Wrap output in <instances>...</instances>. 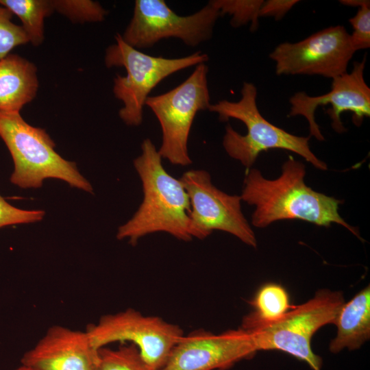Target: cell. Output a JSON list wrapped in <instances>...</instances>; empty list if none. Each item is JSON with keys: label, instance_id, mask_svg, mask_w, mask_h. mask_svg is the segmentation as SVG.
<instances>
[{"label": "cell", "instance_id": "16", "mask_svg": "<svg viewBox=\"0 0 370 370\" xmlns=\"http://www.w3.org/2000/svg\"><path fill=\"white\" fill-rule=\"evenodd\" d=\"M337 334L330 343L332 353L344 348L355 350L370 336V286L359 291L342 306L334 322Z\"/></svg>", "mask_w": 370, "mask_h": 370}, {"label": "cell", "instance_id": "1", "mask_svg": "<svg viewBox=\"0 0 370 370\" xmlns=\"http://www.w3.org/2000/svg\"><path fill=\"white\" fill-rule=\"evenodd\" d=\"M303 163L289 156L276 179L268 180L256 169L248 171L244 180L241 200L254 206L251 223L263 228L284 219H299L319 226L343 225L361 239L356 228L339 214L342 201L318 193L304 182Z\"/></svg>", "mask_w": 370, "mask_h": 370}, {"label": "cell", "instance_id": "20", "mask_svg": "<svg viewBox=\"0 0 370 370\" xmlns=\"http://www.w3.org/2000/svg\"><path fill=\"white\" fill-rule=\"evenodd\" d=\"M213 5L221 15L228 14L232 18L230 24L238 27L250 23V30H257L260 10L263 0H212Z\"/></svg>", "mask_w": 370, "mask_h": 370}, {"label": "cell", "instance_id": "21", "mask_svg": "<svg viewBox=\"0 0 370 370\" xmlns=\"http://www.w3.org/2000/svg\"><path fill=\"white\" fill-rule=\"evenodd\" d=\"M54 11L65 16L73 23L101 22L108 11L91 0H52Z\"/></svg>", "mask_w": 370, "mask_h": 370}, {"label": "cell", "instance_id": "14", "mask_svg": "<svg viewBox=\"0 0 370 370\" xmlns=\"http://www.w3.org/2000/svg\"><path fill=\"white\" fill-rule=\"evenodd\" d=\"M99 358L86 331L53 325L24 354L21 365L36 370H97Z\"/></svg>", "mask_w": 370, "mask_h": 370}, {"label": "cell", "instance_id": "27", "mask_svg": "<svg viewBox=\"0 0 370 370\" xmlns=\"http://www.w3.org/2000/svg\"><path fill=\"white\" fill-rule=\"evenodd\" d=\"M14 370H36V369H32L29 367L21 365L20 367H17Z\"/></svg>", "mask_w": 370, "mask_h": 370}, {"label": "cell", "instance_id": "24", "mask_svg": "<svg viewBox=\"0 0 370 370\" xmlns=\"http://www.w3.org/2000/svg\"><path fill=\"white\" fill-rule=\"evenodd\" d=\"M45 214V211L40 210H27L16 208L0 195V227L40 221Z\"/></svg>", "mask_w": 370, "mask_h": 370}, {"label": "cell", "instance_id": "25", "mask_svg": "<svg viewBox=\"0 0 370 370\" xmlns=\"http://www.w3.org/2000/svg\"><path fill=\"white\" fill-rule=\"evenodd\" d=\"M298 0H267L264 1L260 10L259 16L274 17L281 20L291 9L297 4Z\"/></svg>", "mask_w": 370, "mask_h": 370}, {"label": "cell", "instance_id": "26", "mask_svg": "<svg viewBox=\"0 0 370 370\" xmlns=\"http://www.w3.org/2000/svg\"><path fill=\"white\" fill-rule=\"evenodd\" d=\"M339 2L344 5L358 8L370 3L369 0H341Z\"/></svg>", "mask_w": 370, "mask_h": 370}, {"label": "cell", "instance_id": "3", "mask_svg": "<svg viewBox=\"0 0 370 370\" xmlns=\"http://www.w3.org/2000/svg\"><path fill=\"white\" fill-rule=\"evenodd\" d=\"M241 93V98L237 101L221 100L211 104L208 108L219 115L220 121L238 119L247 127V134L241 135L230 125L226 126L223 146L231 158L249 169L262 151L280 149L301 156L317 169L327 170L326 164L310 150V136L290 134L261 115L256 103L257 89L254 84L244 82Z\"/></svg>", "mask_w": 370, "mask_h": 370}, {"label": "cell", "instance_id": "17", "mask_svg": "<svg viewBox=\"0 0 370 370\" xmlns=\"http://www.w3.org/2000/svg\"><path fill=\"white\" fill-rule=\"evenodd\" d=\"M252 311L245 316L241 328L253 332L282 319L294 306L290 303L286 290L280 284L268 283L262 286L251 300Z\"/></svg>", "mask_w": 370, "mask_h": 370}, {"label": "cell", "instance_id": "8", "mask_svg": "<svg viewBox=\"0 0 370 370\" xmlns=\"http://www.w3.org/2000/svg\"><path fill=\"white\" fill-rule=\"evenodd\" d=\"M220 16L211 1L194 14L180 16L164 0H136L132 18L121 36L136 49L151 47L169 38H179L194 47L211 38Z\"/></svg>", "mask_w": 370, "mask_h": 370}, {"label": "cell", "instance_id": "22", "mask_svg": "<svg viewBox=\"0 0 370 370\" xmlns=\"http://www.w3.org/2000/svg\"><path fill=\"white\" fill-rule=\"evenodd\" d=\"M12 12L0 6V60L4 58L16 47L29 42L23 27L11 21Z\"/></svg>", "mask_w": 370, "mask_h": 370}, {"label": "cell", "instance_id": "6", "mask_svg": "<svg viewBox=\"0 0 370 370\" xmlns=\"http://www.w3.org/2000/svg\"><path fill=\"white\" fill-rule=\"evenodd\" d=\"M208 67L197 65L191 75L175 88L163 94L149 96L145 102L157 117L162 130L158 152L172 164H192L188 141L193 120L200 110H208Z\"/></svg>", "mask_w": 370, "mask_h": 370}, {"label": "cell", "instance_id": "18", "mask_svg": "<svg viewBox=\"0 0 370 370\" xmlns=\"http://www.w3.org/2000/svg\"><path fill=\"white\" fill-rule=\"evenodd\" d=\"M0 5L22 22L29 42L38 47L44 40V20L54 10L49 0H0Z\"/></svg>", "mask_w": 370, "mask_h": 370}, {"label": "cell", "instance_id": "15", "mask_svg": "<svg viewBox=\"0 0 370 370\" xmlns=\"http://www.w3.org/2000/svg\"><path fill=\"white\" fill-rule=\"evenodd\" d=\"M38 88L34 64L16 54L0 60V112H20Z\"/></svg>", "mask_w": 370, "mask_h": 370}, {"label": "cell", "instance_id": "4", "mask_svg": "<svg viewBox=\"0 0 370 370\" xmlns=\"http://www.w3.org/2000/svg\"><path fill=\"white\" fill-rule=\"evenodd\" d=\"M0 137L14 162L10 177L13 184L21 188H40L45 179L55 178L92 192L91 184L79 173L75 163L60 156L46 131L27 123L20 112H0Z\"/></svg>", "mask_w": 370, "mask_h": 370}, {"label": "cell", "instance_id": "13", "mask_svg": "<svg viewBox=\"0 0 370 370\" xmlns=\"http://www.w3.org/2000/svg\"><path fill=\"white\" fill-rule=\"evenodd\" d=\"M256 352L252 335L241 328L218 334L198 330L182 336L159 370L225 369Z\"/></svg>", "mask_w": 370, "mask_h": 370}, {"label": "cell", "instance_id": "5", "mask_svg": "<svg viewBox=\"0 0 370 370\" xmlns=\"http://www.w3.org/2000/svg\"><path fill=\"white\" fill-rule=\"evenodd\" d=\"M115 40L116 43L106 49L105 64L108 68L123 66L126 69L125 76L116 74L114 78L113 93L123 103L119 112L121 119L130 126L143 123L146 100L161 81L208 60V56L201 51L177 58L152 56L127 44L120 34L115 36Z\"/></svg>", "mask_w": 370, "mask_h": 370}, {"label": "cell", "instance_id": "9", "mask_svg": "<svg viewBox=\"0 0 370 370\" xmlns=\"http://www.w3.org/2000/svg\"><path fill=\"white\" fill-rule=\"evenodd\" d=\"M86 331L98 349L114 342H130L154 370L165 364L184 335L179 325L158 317L145 316L132 308L104 315L97 323L89 325Z\"/></svg>", "mask_w": 370, "mask_h": 370}, {"label": "cell", "instance_id": "7", "mask_svg": "<svg viewBox=\"0 0 370 370\" xmlns=\"http://www.w3.org/2000/svg\"><path fill=\"white\" fill-rule=\"evenodd\" d=\"M344 303L341 291L319 290L312 299L294 306L279 321L249 332L257 351H282L306 362L313 370H321L322 359L313 352L311 339L322 326L334 323Z\"/></svg>", "mask_w": 370, "mask_h": 370}, {"label": "cell", "instance_id": "10", "mask_svg": "<svg viewBox=\"0 0 370 370\" xmlns=\"http://www.w3.org/2000/svg\"><path fill=\"white\" fill-rule=\"evenodd\" d=\"M180 180L189 197L193 238L204 239L214 230H221L256 247L254 232L241 210L240 195L217 188L210 173L203 169L187 171Z\"/></svg>", "mask_w": 370, "mask_h": 370}, {"label": "cell", "instance_id": "23", "mask_svg": "<svg viewBox=\"0 0 370 370\" xmlns=\"http://www.w3.org/2000/svg\"><path fill=\"white\" fill-rule=\"evenodd\" d=\"M353 27L350 34L352 46L355 51L370 47V3L358 9L356 15L349 19Z\"/></svg>", "mask_w": 370, "mask_h": 370}, {"label": "cell", "instance_id": "12", "mask_svg": "<svg viewBox=\"0 0 370 370\" xmlns=\"http://www.w3.org/2000/svg\"><path fill=\"white\" fill-rule=\"evenodd\" d=\"M366 58L354 63L351 73H345L332 79L331 90L319 96H309L305 92H298L290 99L288 116H303L308 122L310 136L319 141L324 140L314 113L319 106L330 104L326 113L332 119L333 129L342 133L345 131L341 121V114L349 111L353 113L354 123L359 126L365 117L370 116V88L364 78Z\"/></svg>", "mask_w": 370, "mask_h": 370}, {"label": "cell", "instance_id": "11", "mask_svg": "<svg viewBox=\"0 0 370 370\" xmlns=\"http://www.w3.org/2000/svg\"><path fill=\"white\" fill-rule=\"evenodd\" d=\"M350 34L342 25L321 29L295 42H284L269 54L277 75H321L334 78L347 73L354 53Z\"/></svg>", "mask_w": 370, "mask_h": 370}, {"label": "cell", "instance_id": "2", "mask_svg": "<svg viewBox=\"0 0 370 370\" xmlns=\"http://www.w3.org/2000/svg\"><path fill=\"white\" fill-rule=\"evenodd\" d=\"M141 151L134 166L142 182L143 199L133 217L119 227L116 238L135 245L146 235L163 232L178 240H192L190 204L182 182L166 171L149 138L143 141Z\"/></svg>", "mask_w": 370, "mask_h": 370}, {"label": "cell", "instance_id": "19", "mask_svg": "<svg viewBox=\"0 0 370 370\" xmlns=\"http://www.w3.org/2000/svg\"><path fill=\"white\" fill-rule=\"evenodd\" d=\"M97 370H154L143 359L134 344L123 345L116 349H99Z\"/></svg>", "mask_w": 370, "mask_h": 370}]
</instances>
